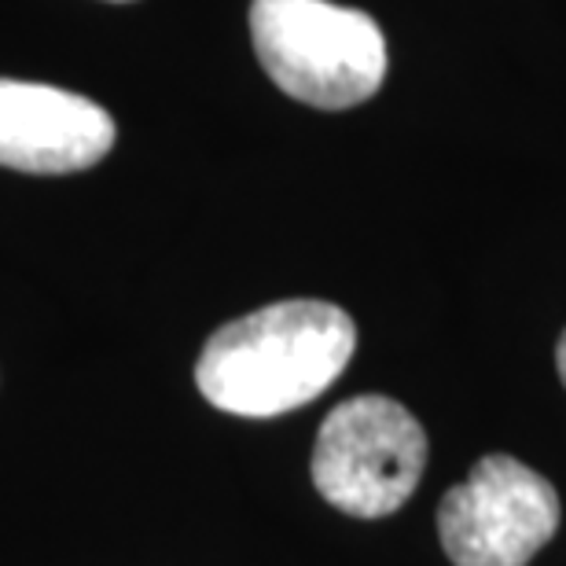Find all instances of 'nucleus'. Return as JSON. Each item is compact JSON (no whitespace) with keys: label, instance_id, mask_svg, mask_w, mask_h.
Masks as SVG:
<instances>
[{"label":"nucleus","instance_id":"f257e3e1","mask_svg":"<svg viewBox=\"0 0 566 566\" xmlns=\"http://www.w3.org/2000/svg\"><path fill=\"white\" fill-rule=\"evenodd\" d=\"M357 346L346 310L316 298H291L224 324L202 346L199 394L232 416H283L302 409L343 376Z\"/></svg>","mask_w":566,"mask_h":566},{"label":"nucleus","instance_id":"f03ea898","mask_svg":"<svg viewBox=\"0 0 566 566\" xmlns=\"http://www.w3.org/2000/svg\"><path fill=\"white\" fill-rule=\"evenodd\" d=\"M251 41L262 71L310 107H357L387 77L379 22L332 0H254Z\"/></svg>","mask_w":566,"mask_h":566},{"label":"nucleus","instance_id":"7ed1b4c3","mask_svg":"<svg viewBox=\"0 0 566 566\" xmlns=\"http://www.w3.org/2000/svg\"><path fill=\"white\" fill-rule=\"evenodd\" d=\"M427 468L420 420L382 394L335 405L313 449V485L357 518H382L409 501Z\"/></svg>","mask_w":566,"mask_h":566},{"label":"nucleus","instance_id":"20e7f679","mask_svg":"<svg viewBox=\"0 0 566 566\" xmlns=\"http://www.w3.org/2000/svg\"><path fill=\"white\" fill-rule=\"evenodd\" d=\"M559 493L523 460L493 452L438 504V537L457 566H526L559 530Z\"/></svg>","mask_w":566,"mask_h":566},{"label":"nucleus","instance_id":"39448f33","mask_svg":"<svg viewBox=\"0 0 566 566\" xmlns=\"http://www.w3.org/2000/svg\"><path fill=\"white\" fill-rule=\"evenodd\" d=\"M115 118L88 96L0 77V166L19 174H77L115 147Z\"/></svg>","mask_w":566,"mask_h":566},{"label":"nucleus","instance_id":"423d86ee","mask_svg":"<svg viewBox=\"0 0 566 566\" xmlns=\"http://www.w3.org/2000/svg\"><path fill=\"white\" fill-rule=\"evenodd\" d=\"M556 368H559V379L566 387V332L559 335V346H556Z\"/></svg>","mask_w":566,"mask_h":566}]
</instances>
